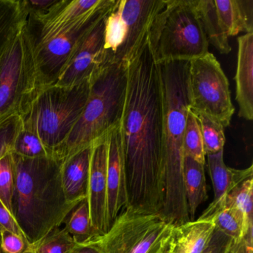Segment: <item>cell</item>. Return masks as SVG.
<instances>
[{"label":"cell","mask_w":253,"mask_h":253,"mask_svg":"<svg viewBox=\"0 0 253 253\" xmlns=\"http://www.w3.org/2000/svg\"><path fill=\"white\" fill-rule=\"evenodd\" d=\"M232 240L214 228L211 239L203 253H227Z\"/></svg>","instance_id":"cell-34"},{"label":"cell","mask_w":253,"mask_h":253,"mask_svg":"<svg viewBox=\"0 0 253 253\" xmlns=\"http://www.w3.org/2000/svg\"><path fill=\"white\" fill-rule=\"evenodd\" d=\"M0 253H4L3 252H2V248H1V244H0Z\"/></svg>","instance_id":"cell-39"},{"label":"cell","mask_w":253,"mask_h":253,"mask_svg":"<svg viewBox=\"0 0 253 253\" xmlns=\"http://www.w3.org/2000/svg\"><path fill=\"white\" fill-rule=\"evenodd\" d=\"M106 16L85 37L54 85L67 88L79 85L90 80L105 64L104 30Z\"/></svg>","instance_id":"cell-13"},{"label":"cell","mask_w":253,"mask_h":253,"mask_svg":"<svg viewBox=\"0 0 253 253\" xmlns=\"http://www.w3.org/2000/svg\"><path fill=\"white\" fill-rule=\"evenodd\" d=\"M214 229L211 220H196L174 225L158 253H203Z\"/></svg>","instance_id":"cell-16"},{"label":"cell","mask_w":253,"mask_h":253,"mask_svg":"<svg viewBox=\"0 0 253 253\" xmlns=\"http://www.w3.org/2000/svg\"><path fill=\"white\" fill-rule=\"evenodd\" d=\"M89 88L90 80L70 88L53 85L41 88L20 117L22 128L36 134L59 159L60 150L82 115Z\"/></svg>","instance_id":"cell-5"},{"label":"cell","mask_w":253,"mask_h":253,"mask_svg":"<svg viewBox=\"0 0 253 253\" xmlns=\"http://www.w3.org/2000/svg\"><path fill=\"white\" fill-rule=\"evenodd\" d=\"M11 155L15 180L11 211L33 247L61 227L78 205L66 201L58 158H25L13 152Z\"/></svg>","instance_id":"cell-3"},{"label":"cell","mask_w":253,"mask_h":253,"mask_svg":"<svg viewBox=\"0 0 253 253\" xmlns=\"http://www.w3.org/2000/svg\"><path fill=\"white\" fill-rule=\"evenodd\" d=\"M189 79L190 109L211 117L224 128L229 126L235 108L229 81L217 58L208 52L192 59L189 61Z\"/></svg>","instance_id":"cell-10"},{"label":"cell","mask_w":253,"mask_h":253,"mask_svg":"<svg viewBox=\"0 0 253 253\" xmlns=\"http://www.w3.org/2000/svg\"><path fill=\"white\" fill-rule=\"evenodd\" d=\"M236 101L238 117L253 119V33L238 38L236 75Z\"/></svg>","instance_id":"cell-17"},{"label":"cell","mask_w":253,"mask_h":253,"mask_svg":"<svg viewBox=\"0 0 253 253\" xmlns=\"http://www.w3.org/2000/svg\"><path fill=\"white\" fill-rule=\"evenodd\" d=\"M163 97V164L161 209L167 223L191 221L183 186V140L191 106L189 61L159 63Z\"/></svg>","instance_id":"cell-2"},{"label":"cell","mask_w":253,"mask_h":253,"mask_svg":"<svg viewBox=\"0 0 253 253\" xmlns=\"http://www.w3.org/2000/svg\"><path fill=\"white\" fill-rule=\"evenodd\" d=\"M127 87V66L104 64L90 78L82 115L59 153L63 162L107 136L121 124Z\"/></svg>","instance_id":"cell-4"},{"label":"cell","mask_w":253,"mask_h":253,"mask_svg":"<svg viewBox=\"0 0 253 253\" xmlns=\"http://www.w3.org/2000/svg\"><path fill=\"white\" fill-rule=\"evenodd\" d=\"M207 220H211L214 228L233 241H238L245 236L244 217L239 210L223 205Z\"/></svg>","instance_id":"cell-26"},{"label":"cell","mask_w":253,"mask_h":253,"mask_svg":"<svg viewBox=\"0 0 253 253\" xmlns=\"http://www.w3.org/2000/svg\"><path fill=\"white\" fill-rule=\"evenodd\" d=\"M12 152L25 158L55 157L44 146L36 134L23 128L16 138Z\"/></svg>","instance_id":"cell-30"},{"label":"cell","mask_w":253,"mask_h":253,"mask_svg":"<svg viewBox=\"0 0 253 253\" xmlns=\"http://www.w3.org/2000/svg\"><path fill=\"white\" fill-rule=\"evenodd\" d=\"M21 128L22 119L19 115L0 118V159L13 152Z\"/></svg>","instance_id":"cell-32"},{"label":"cell","mask_w":253,"mask_h":253,"mask_svg":"<svg viewBox=\"0 0 253 253\" xmlns=\"http://www.w3.org/2000/svg\"><path fill=\"white\" fill-rule=\"evenodd\" d=\"M219 23L225 35L253 33V0H214Z\"/></svg>","instance_id":"cell-20"},{"label":"cell","mask_w":253,"mask_h":253,"mask_svg":"<svg viewBox=\"0 0 253 253\" xmlns=\"http://www.w3.org/2000/svg\"><path fill=\"white\" fill-rule=\"evenodd\" d=\"M0 229H6L26 239L12 213L0 201Z\"/></svg>","instance_id":"cell-35"},{"label":"cell","mask_w":253,"mask_h":253,"mask_svg":"<svg viewBox=\"0 0 253 253\" xmlns=\"http://www.w3.org/2000/svg\"><path fill=\"white\" fill-rule=\"evenodd\" d=\"M163 116L159 68L146 39L127 66L121 121L126 208L137 212L159 214L161 211Z\"/></svg>","instance_id":"cell-1"},{"label":"cell","mask_w":253,"mask_h":253,"mask_svg":"<svg viewBox=\"0 0 253 253\" xmlns=\"http://www.w3.org/2000/svg\"><path fill=\"white\" fill-rule=\"evenodd\" d=\"M147 40L158 64L190 61L209 52L195 0H165L151 23Z\"/></svg>","instance_id":"cell-6"},{"label":"cell","mask_w":253,"mask_h":253,"mask_svg":"<svg viewBox=\"0 0 253 253\" xmlns=\"http://www.w3.org/2000/svg\"><path fill=\"white\" fill-rule=\"evenodd\" d=\"M34 253L32 251V250H30V248H29V250H28V251H26V253Z\"/></svg>","instance_id":"cell-38"},{"label":"cell","mask_w":253,"mask_h":253,"mask_svg":"<svg viewBox=\"0 0 253 253\" xmlns=\"http://www.w3.org/2000/svg\"><path fill=\"white\" fill-rule=\"evenodd\" d=\"M41 88L35 44L26 24L0 58V118L21 117Z\"/></svg>","instance_id":"cell-8"},{"label":"cell","mask_w":253,"mask_h":253,"mask_svg":"<svg viewBox=\"0 0 253 253\" xmlns=\"http://www.w3.org/2000/svg\"><path fill=\"white\" fill-rule=\"evenodd\" d=\"M209 173L212 182L214 200L209 207H215L223 204L226 195L244 180L253 177V167L245 169H235L228 167L223 161V151L207 155Z\"/></svg>","instance_id":"cell-19"},{"label":"cell","mask_w":253,"mask_h":253,"mask_svg":"<svg viewBox=\"0 0 253 253\" xmlns=\"http://www.w3.org/2000/svg\"><path fill=\"white\" fill-rule=\"evenodd\" d=\"M64 223L65 229L78 244H84L96 236L91 226L87 198L83 200L72 210Z\"/></svg>","instance_id":"cell-24"},{"label":"cell","mask_w":253,"mask_h":253,"mask_svg":"<svg viewBox=\"0 0 253 253\" xmlns=\"http://www.w3.org/2000/svg\"><path fill=\"white\" fill-rule=\"evenodd\" d=\"M109 134L94 142L91 149L87 201L91 226L96 236L102 235L106 228L107 202V161Z\"/></svg>","instance_id":"cell-14"},{"label":"cell","mask_w":253,"mask_h":253,"mask_svg":"<svg viewBox=\"0 0 253 253\" xmlns=\"http://www.w3.org/2000/svg\"><path fill=\"white\" fill-rule=\"evenodd\" d=\"M192 112L196 115L199 121L206 156L214 155L223 151L226 143L224 127L220 123L205 114L194 111Z\"/></svg>","instance_id":"cell-27"},{"label":"cell","mask_w":253,"mask_h":253,"mask_svg":"<svg viewBox=\"0 0 253 253\" xmlns=\"http://www.w3.org/2000/svg\"><path fill=\"white\" fill-rule=\"evenodd\" d=\"M102 0H58L44 15H28L26 28L35 45L58 35L98 6Z\"/></svg>","instance_id":"cell-12"},{"label":"cell","mask_w":253,"mask_h":253,"mask_svg":"<svg viewBox=\"0 0 253 253\" xmlns=\"http://www.w3.org/2000/svg\"><path fill=\"white\" fill-rule=\"evenodd\" d=\"M253 232H250L240 241H232L227 253H253Z\"/></svg>","instance_id":"cell-36"},{"label":"cell","mask_w":253,"mask_h":253,"mask_svg":"<svg viewBox=\"0 0 253 253\" xmlns=\"http://www.w3.org/2000/svg\"><path fill=\"white\" fill-rule=\"evenodd\" d=\"M165 0H117L105 22V64L128 66Z\"/></svg>","instance_id":"cell-7"},{"label":"cell","mask_w":253,"mask_h":253,"mask_svg":"<svg viewBox=\"0 0 253 253\" xmlns=\"http://www.w3.org/2000/svg\"><path fill=\"white\" fill-rule=\"evenodd\" d=\"M253 178L251 177L229 192L223 201V205L234 207L242 214L246 235L253 232Z\"/></svg>","instance_id":"cell-25"},{"label":"cell","mask_w":253,"mask_h":253,"mask_svg":"<svg viewBox=\"0 0 253 253\" xmlns=\"http://www.w3.org/2000/svg\"><path fill=\"white\" fill-rule=\"evenodd\" d=\"M72 235L64 227L48 234L41 242L30 247L34 253H69L76 246Z\"/></svg>","instance_id":"cell-29"},{"label":"cell","mask_w":253,"mask_h":253,"mask_svg":"<svg viewBox=\"0 0 253 253\" xmlns=\"http://www.w3.org/2000/svg\"><path fill=\"white\" fill-rule=\"evenodd\" d=\"M173 226L159 214L125 208L106 233L87 242L94 244L101 253H158Z\"/></svg>","instance_id":"cell-9"},{"label":"cell","mask_w":253,"mask_h":253,"mask_svg":"<svg viewBox=\"0 0 253 253\" xmlns=\"http://www.w3.org/2000/svg\"><path fill=\"white\" fill-rule=\"evenodd\" d=\"M204 167L190 157H183V186L191 221L195 220L199 206L208 198Z\"/></svg>","instance_id":"cell-21"},{"label":"cell","mask_w":253,"mask_h":253,"mask_svg":"<svg viewBox=\"0 0 253 253\" xmlns=\"http://www.w3.org/2000/svg\"><path fill=\"white\" fill-rule=\"evenodd\" d=\"M0 244L4 253H24L30 248L26 239L4 229H0Z\"/></svg>","instance_id":"cell-33"},{"label":"cell","mask_w":253,"mask_h":253,"mask_svg":"<svg viewBox=\"0 0 253 253\" xmlns=\"http://www.w3.org/2000/svg\"><path fill=\"white\" fill-rule=\"evenodd\" d=\"M183 156L190 157L197 162L205 165L206 155L201 126L196 115L190 109L188 112L183 134Z\"/></svg>","instance_id":"cell-28"},{"label":"cell","mask_w":253,"mask_h":253,"mask_svg":"<svg viewBox=\"0 0 253 253\" xmlns=\"http://www.w3.org/2000/svg\"><path fill=\"white\" fill-rule=\"evenodd\" d=\"M195 6L209 44L211 43L220 54H229L232 48L229 38L219 23L214 0H195Z\"/></svg>","instance_id":"cell-23"},{"label":"cell","mask_w":253,"mask_h":253,"mask_svg":"<svg viewBox=\"0 0 253 253\" xmlns=\"http://www.w3.org/2000/svg\"><path fill=\"white\" fill-rule=\"evenodd\" d=\"M27 17L21 0H0V58L26 26Z\"/></svg>","instance_id":"cell-22"},{"label":"cell","mask_w":253,"mask_h":253,"mask_svg":"<svg viewBox=\"0 0 253 253\" xmlns=\"http://www.w3.org/2000/svg\"><path fill=\"white\" fill-rule=\"evenodd\" d=\"M14 183V164L9 153L0 159V201L11 213Z\"/></svg>","instance_id":"cell-31"},{"label":"cell","mask_w":253,"mask_h":253,"mask_svg":"<svg viewBox=\"0 0 253 253\" xmlns=\"http://www.w3.org/2000/svg\"><path fill=\"white\" fill-rule=\"evenodd\" d=\"M106 175V228L108 230L121 211L126 207L127 204L121 124L109 133Z\"/></svg>","instance_id":"cell-15"},{"label":"cell","mask_w":253,"mask_h":253,"mask_svg":"<svg viewBox=\"0 0 253 253\" xmlns=\"http://www.w3.org/2000/svg\"><path fill=\"white\" fill-rule=\"evenodd\" d=\"M117 0L101 3L75 24L48 41L35 45V61L41 88L54 85L91 29L110 12Z\"/></svg>","instance_id":"cell-11"},{"label":"cell","mask_w":253,"mask_h":253,"mask_svg":"<svg viewBox=\"0 0 253 253\" xmlns=\"http://www.w3.org/2000/svg\"><path fill=\"white\" fill-rule=\"evenodd\" d=\"M91 149L92 145L74 154L62 162V186L69 204L78 205L87 198Z\"/></svg>","instance_id":"cell-18"},{"label":"cell","mask_w":253,"mask_h":253,"mask_svg":"<svg viewBox=\"0 0 253 253\" xmlns=\"http://www.w3.org/2000/svg\"><path fill=\"white\" fill-rule=\"evenodd\" d=\"M69 253H101L94 244L90 242L78 244Z\"/></svg>","instance_id":"cell-37"}]
</instances>
